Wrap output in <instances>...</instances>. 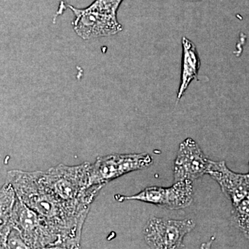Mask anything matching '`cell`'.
Returning a JSON list of instances; mask_svg holds the SVG:
<instances>
[{
    "instance_id": "obj_15",
    "label": "cell",
    "mask_w": 249,
    "mask_h": 249,
    "mask_svg": "<svg viewBox=\"0 0 249 249\" xmlns=\"http://www.w3.org/2000/svg\"><path fill=\"white\" fill-rule=\"evenodd\" d=\"M183 1H201V0H183Z\"/></svg>"
},
{
    "instance_id": "obj_11",
    "label": "cell",
    "mask_w": 249,
    "mask_h": 249,
    "mask_svg": "<svg viewBox=\"0 0 249 249\" xmlns=\"http://www.w3.org/2000/svg\"><path fill=\"white\" fill-rule=\"evenodd\" d=\"M16 192L9 183L0 188V249H6V242L13 229V211L16 200Z\"/></svg>"
},
{
    "instance_id": "obj_3",
    "label": "cell",
    "mask_w": 249,
    "mask_h": 249,
    "mask_svg": "<svg viewBox=\"0 0 249 249\" xmlns=\"http://www.w3.org/2000/svg\"><path fill=\"white\" fill-rule=\"evenodd\" d=\"M13 227L29 249H67L62 236L18 196L13 211Z\"/></svg>"
},
{
    "instance_id": "obj_7",
    "label": "cell",
    "mask_w": 249,
    "mask_h": 249,
    "mask_svg": "<svg viewBox=\"0 0 249 249\" xmlns=\"http://www.w3.org/2000/svg\"><path fill=\"white\" fill-rule=\"evenodd\" d=\"M68 7L73 11L75 19L73 30L83 40L115 35L123 30L122 25L116 16H109L90 9H77L71 5Z\"/></svg>"
},
{
    "instance_id": "obj_8",
    "label": "cell",
    "mask_w": 249,
    "mask_h": 249,
    "mask_svg": "<svg viewBox=\"0 0 249 249\" xmlns=\"http://www.w3.org/2000/svg\"><path fill=\"white\" fill-rule=\"evenodd\" d=\"M210 161L196 141L185 139L178 147L174 165V182L200 178L206 174Z\"/></svg>"
},
{
    "instance_id": "obj_4",
    "label": "cell",
    "mask_w": 249,
    "mask_h": 249,
    "mask_svg": "<svg viewBox=\"0 0 249 249\" xmlns=\"http://www.w3.org/2000/svg\"><path fill=\"white\" fill-rule=\"evenodd\" d=\"M152 163L148 153L111 154L98 157L90 165V185L104 186L126 174L148 168Z\"/></svg>"
},
{
    "instance_id": "obj_14",
    "label": "cell",
    "mask_w": 249,
    "mask_h": 249,
    "mask_svg": "<svg viewBox=\"0 0 249 249\" xmlns=\"http://www.w3.org/2000/svg\"><path fill=\"white\" fill-rule=\"evenodd\" d=\"M6 249H29L20 233L14 227L8 237Z\"/></svg>"
},
{
    "instance_id": "obj_13",
    "label": "cell",
    "mask_w": 249,
    "mask_h": 249,
    "mask_svg": "<svg viewBox=\"0 0 249 249\" xmlns=\"http://www.w3.org/2000/svg\"><path fill=\"white\" fill-rule=\"evenodd\" d=\"M123 1L124 0H95L89 7L103 14L117 16L118 9Z\"/></svg>"
},
{
    "instance_id": "obj_12",
    "label": "cell",
    "mask_w": 249,
    "mask_h": 249,
    "mask_svg": "<svg viewBox=\"0 0 249 249\" xmlns=\"http://www.w3.org/2000/svg\"><path fill=\"white\" fill-rule=\"evenodd\" d=\"M232 216L236 227L249 240V196L233 206Z\"/></svg>"
},
{
    "instance_id": "obj_5",
    "label": "cell",
    "mask_w": 249,
    "mask_h": 249,
    "mask_svg": "<svg viewBox=\"0 0 249 249\" xmlns=\"http://www.w3.org/2000/svg\"><path fill=\"white\" fill-rule=\"evenodd\" d=\"M196 227L191 219H172L152 217L143 229L144 238L152 249H182L187 234Z\"/></svg>"
},
{
    "instance_id": "obj_1",
    "label": "cell",
    "mask_w": 249,
    "mask_h": 249,
    "mask_svg": "<svg viewBox=\"0 0 249 249\" xmlns=\"http://www.w3.org/2000/svg\"><path fill=\"white\" fill-rule=\"evenodd\" d=\"M6 182L16 196L62 236L67 249H79L82 232L90 208L62 201L37 177L36 172L10 170Z\"/></svg>"
},
{
    "instance_id": "obj_6",
    "label": "cell",
    "mask_w": 249,
    "mask_h": 249,
    "mask_svg": "<svg viewBox=\"0 0 249 249\" xmlns=\"http://www.w3.org/2000/svg\"><path fill=\"white\" fill-rule=\"evenodd\" d=\"M119 202L137 200L161 206L170 210H179L189 206L193 201V184L190 180H182L174 183L173 186L147 187L134 196H115Z\"/></svg>"
},
{
    "instance_id": "obj_9",
    "label": "cell",
    "mask_w": 249,
    "mask_h": 249,
    "mask_svg": "<svg viewBox=\"0 0 249 249\" xmlns=\"http://www.w3.org/2000/svg\"><path fill=\"white\" fill-rule=\"evenodd\" d=\"M206 174L220 186L222 193L236 206L249 196V173H236L228 168L225 161H210Z\"/></svg>"
},
{
    "instance_id": "obj_2",
    "label": "cell",
    "mask_w": 249,
    "mask_h": 249,
    "mask_svg": "<svg viewBox=\"0 0 249 249\" xmlns=\"http://www.w3.org/2000/svg\"><path fill=\"white\" fill-rule=\"evenodd\" d=\"M89 162L77 165L59 164L36 171L41 181L62 201L91 208L103 186H91Z\"/></svg>"
},
{
    "instance_id": "obj_10",
    "label": "cell",
    "mask_w": 249,
    "mask_h": 249,
    "mask_svg": "<svg viewBox=\"0 0 249 249\" xmlns=\"http://www.w3.org/2000/svg\"><path fill=\"white\" fill-rule=\"evenodd\" d=\"M182 65L178 100L182 97L191 82L197 78L201 64L196 45L186 37H182Z\"/></svg>"
}]
</instances>
